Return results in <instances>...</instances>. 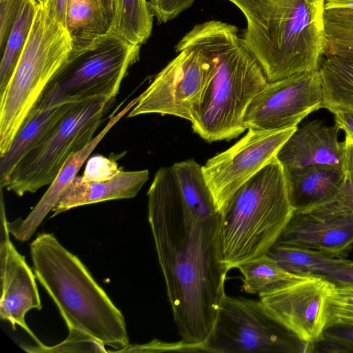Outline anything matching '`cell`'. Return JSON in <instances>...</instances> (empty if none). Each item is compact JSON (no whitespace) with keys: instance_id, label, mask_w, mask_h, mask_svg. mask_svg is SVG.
I'll list each match as a JSON object with an SVG mask.
<instances>
[{"instance_id":"obj_1","label":"cell","mask_w":353,"mask_h":353,"mask_svg":"<svg viewBox=\"0 0 353 353\" xmlns=\"http://www.w3.org/2000/svg\"><path fill=\"white\" fill-rule=\"evenodd\" d=\"M148 218L181 341L203 347L230 271L221 212L194 159L159 168L148 191Z\"/></svg>"},{"instance_id":"obj_2","label":"cell","mask_w":353,"mask_h":353,"mask_svg":"<svg viewBox=\"0 0 353 353\" xmlns=\"http://www.w3.org/2000/svg\"><path fill=\"white\" fill-rule=\"evenodd\" d=\"M179 42L198 47L214 65L192 110L194 132L208 142L237 137L246 130L243 119L248 104L269 82L261 65L238 28L221 21L196 24Z\"/></svg>"},{"instance_id":"obj_3","label":"cell","mask_w":353,"mask_h":353,"mask_svg":"<svg viewBox=\"0 0 353 353\" xmlns=\"http://www.w3.org/2000/svg\"><path fill=\"white\" fill-rule=\"evenodd\" d=\"M243 14L242 39L269 82L319 69L325 54V0H227Z\"/></svg>"},{"instance_id":"obj_4","label":"cell","mask_w":353,"mask_h":353,"mask_svg":"<svg viewBox=\"0 0 353 353\" xmlns=\"http://www.w3.org/2000/svg\"><path fill=\"white\" fill-rule=\"evenodd\" d=\"M36 279L73 328L117 352L129 345L125 318L81 260L52 233L41 232L30 245Z\"/></svg>"},{"instance_id":"obj_5","label":"cell","mask_w":353,"mask_h":353,"mask_svg":"<svg viewBox=\"0 0 353 353\" xmlns=\"http://www.w3.org/2000/svg\"><path fill=\"white\" fill-rule=\"evenodd\" d=\"M294 213L283 167L275 156L234 193L221 211V244L229 270L266 254Z\"/></svg>"},{"instance_id":"obj_6","label":"cell","mask_w":353,"mask_h":353,"mask_svg":"<svg viewBox=\"0 0 353 353\" xmlns=\"http://www.w3.org/2000/svg\"><path fill=\"white\" fill-rule=\"evenodd\" d=\"M72 50L65 28L38 3L33 23L13 72L0 92V157L67 63Z\"/></svg>"},{"instance_id":"obj_7","label":"cell","mask_w":353,"mask_h":353,"mask_svg":"<svg viewBox=\"0 0 353 353\" xmlns=\"http://www.w3.org/2000/svg\"><path fill=\"white\" fill-rule=\"evenodd\" d=\"M114 101L93 98L77 102L65 118L0 181L1 189L22 196L50 185L69 157L92 141Z\"/></svg>"},{"instance_id":"obj_8","label":"cell","mask_w":353,"mask_h":353,"mask_svg":"<svg viewBox=\"0 0 353 353\" xmlns=\"http://www.w3.org/2000/svg\"><path fill=\"white\" fill-rule=\"evenodd\" d=\"M203 347L216 353L314 352V345L299 340L260 299L226 294Z\"/></svg>"},{"instance_id":"obj_9","label":"cell","mask_w":353,"mask_h":353,"mask_svg":"<svg viewBox=\"0 0 353 353\" xmlns=\"http://www.w3.org/2000/svg\"><path fill=\"white\" fill-rule=\"evenodd\" d=\"M140 48L112 32L84 49L72 50L53 81L75 101L115 99L128 69L139 59Z\"/></svg>"},{"instance_id":"obj_10","label":"cell","mask_w":353,"mask_h":353,"mask_svg":"<svg viewBox=\"0 0 353 353\" xmlns=\"http://www.w3.org/2000/svg\"><path fill=\"white\" fill-rule=\"evenodd\" d=\"M177 56L139 95L127 117L157 113L190 121L194 105L199 101L214 70L210 59L198 47L179 42Z\"/></svg>"},{"instance_id":"obj_11","label":"cell","mask_w":353,"mask_h":353,"mask_svg":"<svg viewBox=\"0 0 353 353\" xmlns=\"http://www.w3.org/2000/svg\"><path fill=\"white\" fill-rule=\"evenodd\" d=\"M319 69L268 82L248 104L243 119L246 129L276 131L297 126L322 108Z\"/></svg>"},{"instance_id":"obj_12","label":"cell","mask_w":353,"mask_h":353,"mask_svg":"<svg viewBox=\"0 0 353 353\" xmlns=\"http://www.w3.org/2000/svg\"><path fill=\"white\" fill-rule=\"evenodd\" d=\"M296 128L276 131L248 129L234 145L208 160L202 172L220 212L234 193L276 155Z\"/></svg>"},{"instance_id":"obj_13","label":"cell","mask_w":353,"mask_h":353,"mask_svg":"<svg viewBox=\"0 0 353 353\" xmlns=\"http://www.w3.org/2000/svg\"><path fill=\"white\" fill-rule=\"evenodd\" d=\"M333 285L323 277L302 276L259 298L268 311L299 340L315 347L327 324L326 301Z\"/></svg>"},{"instance_id":"obj_14","label":"cell","mask_w":353,"mask_h":353,"mask_svg":"<svg viewBox=\"0 0 353 353\" xmlns=\"http://www.w3.org/2000/svg\"><path fill=\"white\" fill-rule=\"evenodd\" d=\"M0 318L13 328H22L35 342L43 344L29 328L25 319L31 310H41V303L34 271L12 244L8 228L3 192L1 194Z\"/></svg>"},{"instance_id":"obj_15","label":"cell","mask_w":353,"mask_h":353,"mask_svg":"<svg viewBox=\"0 0 353 353\" xmlns=\"http://www.w3.org/2000/svg\"><path fill=\"white\" fill-rule=\"evenodd\" d=\"M276 243L345 259L353 248V215L320 208L294 212Z\"/></svg>"},{"instance_id":"obj_16","label":"cell","mask_w":353,"mask_h":353,"mask_svg":"<svg viewBox=\"0 0 353 353\" xmlns=\"http://www.w3.org/2000/svg\"><path fill=\"white\" fill-rule=\"evenodd\" d=\"M339 128L319 119L298 128L283 144L276 157L284 168L329 165L343 168L345 142L339 141Z\"/></svg>"},{"instance_id":"obj_17","label":"cell","mask_w":353,"mask_h":353,"mask_svg":"<svg viewBox=\"0 0 353 353\" xmlns=\"http://www.w3.org/2000/svg\"><path fill=\"white\" fill-rule=\"evenodd\" d=\"M77 102L65 97L57 82L52 81L48 85L25 120L8 151L0 157V181L65 118Z\"/></svg>"},{"instance_id":"obj_18","label":"cell","mask_w":353,"mask_h":353,"mask_svg":"<svg viewBox=\"0 0 353 353\" xmlns=\"http://www.w3.org/2000/svg\"><path fill=\"white\" fill-rule=\"evenodd\" d=\"M138 97L130 101L121 111L117 112L123 103L116 107L110 120L92 141L81 150L72 154L64 163L58 175L50 187L24 219L8 221V228L17 240L26 241L35 233L39 226L58 203L70 182L77 175L84 162L112 128L136 105Z\"/></svg>"},{"instance_id":"obj_19","label":"cell","mask_w":353,"mask_h":353,"mask_svg":"<svg viewBox=\"0 0 353 353\" xmlns=\"http://www.w3.org/2000/svg\"><path fill=\"white\" fill-rule=\"evenodd\" d=\"M288 197L294 212H310L336 200L345 179L343 167L314 165L284 168Z\"/></svg>"},{"instance_id":"obj_20","label":"cell","mask_w":353,"mask_h":353,"mask_svg":"<svg viewBox=\"0 0 353 353\" xmlns=\"http://www.w3.org/2000/svg\"><path fill=\"white\" fill-rule=\"evenodd\" d=\"M149 178L148 170H122L114 177L101 181H84L77 175L52 210L54 217L70 209L103 201L134 197Z\"/></svg>"},{"instance_id":"obj_21","label":"cell","mask_w":353,"mask_h":353,"mask_svg":"<svg viewBox=\"0 0 353 353\" xmlns=\"http://www.w3.org/2000/svg\"><path fill=\"white\" fill-rule=\"evenodd\" d=\"M112 0H68L65 29L72 50L84 49L113 32Z\"/></svg>"},{"instance_id":"obj_22","label":"cell","mask_w":353,"mask_h":353,"mask_svg":"<svg viewBox=\"0 0 353 353\" xmlns=\"http://www.w3.org/2000/svg\"><path fill=\"white\" fill-rule=\"evenodd\" d=\"M287 272L299 276L325 278L350 260L339 259L322 252L275 243L266 252Z\"/></svg>"},{"instance_id":"obj_23","label":"cell","mask_w":353,"mask_h":353,"mask_svg":"<svg viewBox=\"0 0 353 353\" xmlns=\"http://www.w3.org/2000/svg\"><path fill=\"white\" fill-rule=\"evenodd\" d=\"M319 68L322 86V108L353 110V60L325 56Z\"/></svg>"},{"instance_id":"obj_24","label":"cell","mask_w":353,"mask_h":353,"mask_svg":"<svg viewBox=\"0 0 353 353\" xmlns=\"http://www.w3.org/2000/svg\"><path fill=\"white\" fill-rule=\"evenodd\" d=\"M243 290L259 296L275 292L302 276L283 269L266 254L240 264Z\"/></svg>"},{"instance_id":"obj_25","label":"cell","mask_w":353,"mask_h":353,"mask_svg":"<svg viewBox=\"0 0 353 353\" xmlns=\"http://www.w3.org/2000/svg\"><path fill=\"white\" fill-rule=\"evenodd\" d=\"M113 32L131 43L141 46L152 31L153 14L146 0H112Z\"/></svg>"},{"instance_id":"obj_26","label":"cell","mask_w":353,"mask_h":353,"mask_svg":"<svg viewBox=\"0 0 353 353\" xmlns=\"http://www.w3.org/2000/svg\"><path fill=\"white\" fill-rule=\"evenodd\" d=\"M38 2L23 0L17 17L2 52L0 64V92L8 82L28 40Z\"/></svg>"},{"instance_id":"obj_27","label":"cell","mask_w":353,"mask_h":353,"mask_svg":"<svg viewBox=\"0 0 353 353\" xmlns=\"http://www.w3.org/2000/svg\"><path fill=\"white\" fill-rule=\"evenodd\" d=\"M323 22L326 37L324 55L353 60V7L325 9Z\"/></svg>"},{"instance_id":"obj_28","label":"cell","mask_w":353,"mask_h":353,"mask_svg":"<svg viewBox=\"0 0 353 353\" xmlns=\"http://www.w3.org/2000/svg\"><path fill=\"white\" fill-rule=\"evenodd\" d=\"M68 337L62 342L53 345L44 344L35 345H21V348L28 352H108L105 345L101 342L76 329L70 328Z\"/></svg>"},{"instance_id":"obj_29","label":"cell","mask_w":353,"mask_h":353,"mask_svg":"<svg viewBox=\"0 0 353 353\" xmlns=\"http://www.w3.org/2000/svg\"><path fill=\"white\" fill-rule=\"evenodd\" d=\"M314 352L353 353V323L327 325L315 343Z\"/></svg>"},{"instance_id":"obj_30","label":"cell","mask_w":353,"mask_h":353,"mask_svg":"<svg viewBox=\"0 0 353 353\" xmlns=\"http://www.w3.org/2000/svg\"><path fill=\"white\" fill-rule=\"evenodd\" d=\"M327 325L353 323V287L332 286L326 301Z\"/></svg>"},{"instance_id":"obj_31","label":"cell","mask_w":353,"mask_h":353,"mask_svg":"<svg viewBox=\"0 0 353 353\" xmlns=\"http://www.w3.org/2000/svg\"><path fill=\"white\" fill-rule=\"evenodd\" d=\"M125 154H120L114 157H106L96 154L87 161L83 174L81 176L84 181H101L110 179L121 172L123 169L119 167L117 159Z\"/></svg>"},{"instance_id":"obj_32","label":"cell","mask_w":353,"mask_h":353,"mask_svg":"<svg viewBox=\"0 0 353 353\" xmlns=\"http://www.w3.org/2000/svg\"><path fill=\"white\" fill-rule=\"evenodd\" d=\"M195 0H150L148 6L159 23H167L192 6Z\"/></svg>"},{"instance_id":"obj_33","label":"cell","mask_w":353,"mask_h":353,"mask_svg":"<svg viewBox=\"0 0 353 353\" xmlns=\"http://www.w3.org/2000/svg\"><path fill=\"white\" fill-rule=\"evenodd\" d=\"M22 1L23 0L0 1V48L1 52L17 17Z\"/></svg>"},{"instance_id":"obj_34","label":"cell","mask_w":353,"mask_h":353,"mask_svg":"<svg viewBox=\"0 0 353 353\" xmlns=\"http://www.w3.org/2000/svg\"><path fill=\"white\" fill-rule=\"evenodd\" d=\"M201 352L198 347L186 345L181 341L178 343H166L154 340L145 344L128 345L117 352H150L163 351Z\"/></svg>"},{"instance_id":"obj_35","label":"cell","mask_w":353,"mask_h":353,"mask_svg":"<svg viewBox=\"0 0 353 353\" xmlns=\"http://www.w3.org/2000/svg\"><path fill=\"white\" fill-rule=\"evenodd\" d=\"M318 208L327 212L353 215V180L345 176V181L336 200Z\"/></svg>"},{"instance_id":"obj_36","label":"cell","mask_w":353,"mask_h":353,"mask_svg":"<svg viewBox=\"0 0 353 353\" xmlns=\"http://www.w3.org/2000/svg\"><path fill=\"white\" fill-rule=\"evenodd\" d=\"M325 279L330 281L335 287H353V261L350 260L336 268Z\"/></svg>"},{"instance_id":"obj_37","label":"cell","mask_w":353,"mask_h":353,"mask_svg":"<svg viewBox=\"0 0 353 353\" xmlns=\"http://www.w3.org/2000/svg\"><path fill=\"white\" fill-rule=\"evenodd\" d=\"M326 109L334 114L335 124L339 129L343 130L345 134L353 138V110L337 107H328Z\"/></svg>"},{"instance_id":"obj_38","label":"cell","mask_w":353,"mask_h":353,"mask_svg":"<svg viewBox=\"0 0 353 353\" xmlns=\"http://www.w3.org/2000/svg\"><path fill=\"white\" fill-rule=\"evenodd\" d=\"M68 0H47L44 6L48 16L65 28Z\"/></svg>"},{"instance_id":"obj_39","label":"cell","mask_w":353,"mask_h":353,"mask_svg":"<svg viewBox=\"0 0 353 353\" xmlns=\"http://www.w3.org/2000/svg\"><path fill=\"white\" fill-rule=\"evenodd\" d=\"M345 158L343 170L345 176L353 180V138L345 134Z\"/></svg>"},{"instance_id":"obj_40","label":"cell","mask_w":353,"mask_h":353,"mask_svg":"<svg viewBox=\"0 0 353 353\" xmlns=\"http://www.w3.org/2000/svg\"><path fill=\"white\" fill-rule=\"evenodd\" d=\"M337 7H353V0H325V9Z\"/></svg>"},{"instance_id":"obj_41","label":"cell","mask_w":353,"mask_h":353,"mask_svg":"<svg viewBox=\"0 0 353 353\" xmlns=\"http://www.w3.org/2000/svg\"><path fill=\"white\" fill-rule=\"evenodd\" d=\"M39 4L45 6L47 0H36Z\"/></svg>"},{"instance_id":"obj_42","label":"cell","mask_w":353,"mask_h":353,"mask_svg":"<svg viewBox=\"0 0 353 353\" xmlns=\"http://www.w3.org/2000/svg\"><path fill=\"white\" fill-rule=\"evenodd\" d=\"M6 1V0H0V1Z\"/></svg>"}]
</instances>
